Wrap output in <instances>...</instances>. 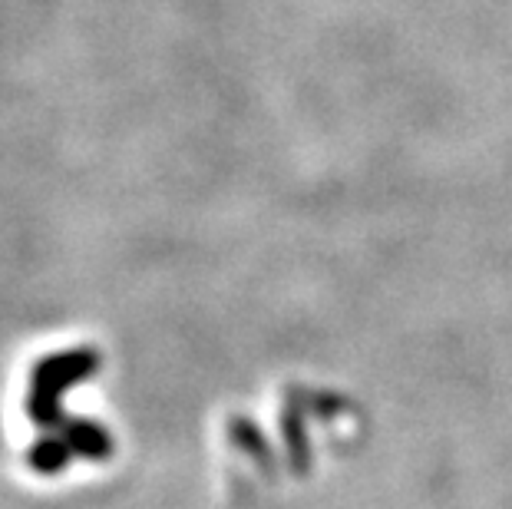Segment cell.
Wrapping results in <instances>:
<instances>
[{"mask_svg":"<svg viewBox=\"0 0 512 509\" xmlns=\"http://www.w3.org/2000/svg\"><path fill=\"white\" fill-rule=\"evenodd\" d=\"M73 460V447L67 437H40L34 447H30V467L37 473H60L67 463Z\"/></svg>","mask_w":512,"mask_h":509,"instance_id":"3957f363","label":"cell"},{"mask_svg":"<svg viewBox=\"0 0 512 509\" xmlns=\"http://www.w3.org/2000/svg\"><path fill=\"white\" fill-rule=\"evenodd\" d=\"M96 367H100V354L90 348H76V351L43 357V361L34 367V381H30V394H27L30 420L47 430L67 424V420H63V410H60L63 391H70L73 384L86 381Z\"/></svg>","mask_w":512,"mask_h":509,"instance_id":"6da1fadb","label":"cell"},{"mask_svg":"<svg viewBox=\"0 0 512 509\" xmlns=\"http://www.w3.org/2000/svg\"><path fill=\"white\" fill-rule=\"evenodd\" d=\"M63 437H67L76 457H83V460H106L113 453L110 433L100 424H93V420H67V424H63Z\"/></svg>","mask_w":512,"mask_h":509,"instance_id":"7a4b0ae2","label":"cell"}]
</instances>
